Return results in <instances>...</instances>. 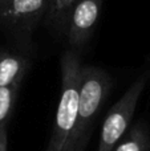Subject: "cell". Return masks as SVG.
<instances>
[{"instance_id": "30bf717a", "label": "cell", "mask_w": 150, "mask_h": 151, "mask_svg": "<svg viewBox=\"0 0 150 151\" xmlns=\"http://www.w3.org/2000/svg\"><path fill=\"white\" fill-rule=\"evenodd\" d=\"M7 127L0 129V151H7Z\"/></svg>"}, {"instance_id": "9c48e42d", "label": "cell", "mask_w": 150, "mask_h": 151, "mask_svg": "<svg viewBox=\"0 0 150 151\" xmlns=\"http://www.w3.org/2000/svg\"><path fill=\"white\" fill-rule=\"evenodd\" d=\"M77 0H55V13H64L68 12Z\"/></svg>"}, {"instance_id": "3957f363", "label": "cell", "mask_w": 150, "mask_h": 151, "mask_svg": "<svg viewBox=\"0 0 150 151\" xmlns=\"http://www.w3.org/2000/svg\"><path fill=\"white\" fill-rule=\"evenodd\" d=\"M148 77L142 76L130 85L124 96L110 107L101 127L97 151H112L114 145L130 127L136 107L145 89Z\"/></svg>"}, {"instance_id": "277c9868", "label": "cell", "mask_w": 150, "mask_h": 151, "mask_svg": "<svg viewBox=\"0 0 150 151\" xmlns=\"http://www.w3.org/2000/svg\"><path fill=\"white\" fill-rule=\"evenodd\" d=\"M102 0H77L72 8L69 23V41L81 45L92 35L100 17Z\"/></svg>"}, {"instance_id": "8992f818", "label": "cell", "mask_w": 150, "mask_h": 151, "mask_svg": "<svg viewBox=\"0 0 150 151\" xmlns=\"http://www.w3.org/2000/svg\"><path fill=\"white\" fill-rule=\"evenodd\" d=\"M27 63L24 58L15 55H0V88L1 86H20L25 74Z\"/></svg>"}, {"instance_id": "52a82bcc", "label": "cell", "mask_w": 150, "mask_h": 151, "mask_svg": "<svg viewBox=\"0 0 150 151\" xmlns=\"http://www.w3.org/2000/svg\"><path fill=\"white\" fill-rule=\"evenodd\" d=\"M47 0H7L1 8L4 17L27 20L37 16L44 9Z\"/></svg>"}, {"instance_id": "8fae6325", "label": "cell", "mask_w": 150, "mask_h": 151, "mask_svg": "<svg viewBox=\"0 0 150 151\" xmlns=\"http://www.w3.org/2000/svg\"><path fill=\"white\" fill-rule=\"evenodd\" d=\"M5 3H7V0H0V9L3 8V5H4Z\"/></svg>"}, {"instance_id": "7a4b0ae2", "label": "cell", "mask_w": 150, "mask_h": 151, "mask_svg": "<svg viewBox=\"0 0 150 151\" xmlns=\"http://www.w3.org/2000/svg\"><path fill=\"white\" fill-rule=\"evenodd\" d=\"M81 64L73 50L61 58V93L53 122L52 135L45 151H65L76 127L79 113V86Z\"/></svg>"}, {"instance_id": "6da1fadb", "label": "cell", "mask_w": 150, "mask_h": 151, "mask_svg": "<svg viewBox=\"0 0 150 151\" xmlns=\"http://www.w3.org/2000/svg\"><path fill=\"white\" fill-rule=\"evenodd\" d=\"M109 90L110 78L105 70L93 65H81L77 122L65 151H84L94 118L100 113Z\"/></svg>"}, {"instance_id": "ba28073f", "label": "cell", "mask_w": 150, "mask_h": 151, "mask_svg": "<svg viewBox=\"0 0 150 151\" xmlns=\"http://www.w3.org/2000/svg\"><path fill=\"white\" fill-rule=\"evenodd\" d=\"M19 86H1L0 88V129L7 127L8 119L12 114Z\"/></svg>"}, {"instance_id": "5b68a950", "label": "cell", "mask_w": 150, "mask_h": 151, "mask_svg": "<svg viewBox=\"0 0 150 151\" xmlns=\"http://www.w3.org/2000/svg\"><path fill=\"white\" fill-rule=\"evenodd\" d=\"M112 151H150V129L146 122H137L114 145Z\"/></svg>"}]
</instances>
